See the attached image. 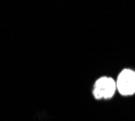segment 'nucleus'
Masks as SVG:
<instances>
[{"mask_svg":"<svg viewBox=\"0 0 135 121\" xmlns=\"http://www.w3.org/2000/svg\"><path fill=\"white\" fill-rule=\"evenodd\" d=\"M117 91L122 96H132L135 93V71L124 69L119 73L116 80Z\"/></svg>","mask_w":135,"mask_h":121,"instance_id":"nucleus-2","label":"nucleus"},{"mask_svg":"<svg viewBox=\"0 0 135 121\" xmlns=\"http://www.w3.org/2000/svg\"><path fill=\"white\" fill-rule=\"evenodd\" d=\"M116 91V80L110 76H102L95 81L93 94L96 99H108L112 98Z\"/></svg>","mask_w":135,"mask_h":121,"instance_id":"nucleus-1","label":"nucleus"}]
</instances>
